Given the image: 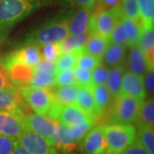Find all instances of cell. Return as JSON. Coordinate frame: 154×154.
Returning a JSON list of instances; mask_svg holds the SVG:
<instances>
[{"instance_id":"1","label":"cell","mask_w":154,"mask_h":154,"mask_svg":"<svg viewBox=\"0 0 154 154\" xmlns=\"http://www.w3.org/2000/svg\"><path fill=\"white\" fill-rule=\"evenodd\" d=\"M49 2L50 0H0V42L7 38L18 22Z\"/></svg>"},{"instance_id":"2","label":"cell","mask_w":154,"mask_h":154,"mask_svg":"<svg viewBox=\"0 0 154 154\" xmlns=\"http://www.w3.org/2000/svg\"><path fill=\"white\" fill-rule=\"evenodd\" d=\"M69 17L60 16L45 22L28 34L25 45H35L40 47L44 45L60 43L69 35Z\"/></svg>"},{"instance_id":"3","label":"cell","mask_w":154,"mask_h":154,"mask_svg":"<svg viewBox=\"0 0 154 154\" xmlns=\"http://www.w3.org/2000/svg\"><path fill=\"white\" fill-rule=\"evenodd\" d=\"M105 154H121L136 139V128L132 123L112 122L103 126Z\"/></svg>"},{"instance_id":"4","label":"cell","mask_w":154,"mask_h":154,"mask_svg":"<svg viewBox=\"0 0 154 154\" xmlns=\"http://www.w3.org/2000/svg\"><path fill=\"white\" fill-rule=\"evenodd\" d=\"M119 6L113 9L99 10L94 8L89 20L88 33L89 35L99 34L105 38L110 37V33L119 17Z\"/></svg>"},{"instance_id":"5","label":"cell","mask_w":154,"mask_h":154,"mask_svg":"<svg viewBox=\"0 0 154 154\" xmlns=\"http://www.w3.org/2000/svg\"><path fill=\"white\" fill-rule=\"evenodd\" d=\"M20 91L23 99L36 114L47 116L54 100L53 92L50 91L49 88H32L30 86L22 87Z\"/></svg>"},{"instance_id":"6","label":"cell","mask_w":154,"mask_h":154,"mask_svg":"<svg viewBox=\"0 0 154 154\" xmlns=\"http://www.w3.org/2000/svg\"><path fill=\"white\" fill-rule=\"evenodd\" d=\"M114 116L112 122L133 123L135 122L140 108L143 101L120 93L115 98Z\"/></svg>"},{"instance_id":"7","label":"cell","mask_w":154,"mask_h":154,"mask_svg":"<svg viewBox=\"0 0 154 154\" xmlns=\"http://www.w3.org/2000/svg\"><path fill=\"white\" fill-rule=\"evenodd\" d=\"M0 67L5 70L11 84L15 87L28 86L33 76V68L11 59L8 55L0 59Z\"/></svg>"},{"instance_id":"8","label":"cell","mask_w":154,"mask_h":154,"mask_svg":"<svg viewBox=\"0 0 154 154\" xmlns=\"http://www.w3.org/2000/svg\"><path fill=\"white\" fill-rule=\"evenodd\" d=\"M17 140L28 154H57L54 144L36 133L25 130Z\"/></svg>"},{"instance_id":"9","label":"cell","mask_w":154,"mask_h":154,"mask_svg":"<svg viewBox=\"0 0 154 154\" xmlns=\"http://www.w3.org/2000/svg\"><path fill=\"white\" fill-rule=\"evenodd\" d=\"M22 110L0 111V134L17 139L26 130Z\"/></svg>"},{"instance_id":"10","label":"cell","mask_w":154,"mask_h":154,"mask_svg":"<svg viewBox=\"0 0 154 154\" xmlns=\"http://www.w3.org/2000/svg\"><path fill=\"white\" fill-rule=\"evenodd\" d=\"M24 122L26 130L36 133L52 142L51 138L55 132L57 121L50 118L47 116L29 114L25 115Z\"/></svg>"},{"instance_id":"11","label":"cell","mask_w":154,"mask_h":154,"mask_svg":"<svg viewBox=\"0 0 154 154\" xmlns=\"http://www.w3.org/2000/svg\"><path fill=\"white\" fill-rule=\"evenodd\" d=\"M82 152L84 154H105V134L103 126H94L83 139Z\"/></svg>"},{"instance_id":"12","label":"cell","mask_w":154,"mask_h":154,"mask_svg":"<svg viewBox=\"0 0 154 154\" xmlns=\"http://www.w3.org/2000/svg\"><path fill=\"white\" fill-rule=\"evenodd\" d=\"M120 93L142 101L146 99L147 95L142 77L133 74L129 70H125L122 75Z\"/></svg>"},{"instance_id":"13","label":"cell","mask_w":154,"mask_h":154,"mask_svg":"<svg viewBox=\"0 0 154 154\" xmlns=\"http://www.w3.org/2000/svg\"><path fill=\"white\" fill-rule=\"evenodd\" d=\"M51 140L56 148L59 149L65 153H71L76 149L77 143L74 140L70 128L59 122H57Z\"/></svg>"},{"instance_id":"14","label":"cell","mask_w":154,"mask_h":154,"mask_svg":"<svg viewBox=\"0 0 154 154\" xmlns=\"http://www.w3.org/2000/svg\"><path fill=\"white\" fill-rule=\"evenodd\" d=\"M23 101L21 91L17 87L0 89V111L22 110Z\"/></svg>"},{"instance_id":"15","label":"cell","mask_w":154,"mask_h":154,"mask_svg":"<svg viewBox=\"0 0 154 154\" xmlns=\"http://www.w3.org/2000/svg\"><path fill=\"white\" fill-rule=\"evenodd\" d=\"M8 56L13 60L22 63L33 68L42 59L40 47L35 45H24L20 49L13 51Z\"/></svg>"},{"instance_id":"16","label":"cell","mask_w":154,"mask_h":154,"mask_svg":"<svg viewBox=\"0 0 154 154\" xmlns=\"http://www.w3.org/2000/svg\"><path fill=\"white\" fill-rule=\"evenodd\" d=\"M89 119L91 118L75 104H71L63 106L57 121L68 127H74L82 124Z\"/></svg>"},{"instance_id":"17","label":"cell","mask_w":154,"mask_h":154,"mask_svg":"<svg viewBox=\"0 0 154 154\" xmlns=\"http://www.w3.org/2000/svg\"><path fill=\"white\" fill-rule=\"evenodd\" d=\"M128 66L129 71L140 77H143L149 69H153L149 65L146 57L138 45L131 46L129 49Z\"/></svg>"},{"instance_id":"18","label":"cell","mask_w":154,"mask_h":154,"mask_svg":"<svg viewBox=\"0 0 154 154\" xmlns=\"http://www.w3.org/2000/svg\"><path fill=\"white\" fill-rule=\"evenodd\" d=\"M92 11L80 8L73 15L69 17V35H76L88 33L89 20Z\"/></svg>"},{"instance_id":"19","label":"cell","mask_w":154,"mask_h":154,"mask_svg":"<svg viewBox=\"0 0 154 154\" xmlns=\"http://www.w3.org/2000/svg\"><path fill=\"white\" fill-rule=\"evenodd\" d=\"M75 105L85 112L92 120H95L97 118L95 112V105L94 100L92 94L91 88L81 87L79 86L78 91L75 98Z\"/></svg>"},{"instance_id":"20","label":"cell","mask_w":154,"mask_h":154,"mask_svg":"<svg viewBox=\"0 0 154 154\" xmlns=\"http://www.w3.org/2000/svg\"><path fill=\"white\" fill-rule=\"evenodd\" d=\"M94 97L97 118L105 114L110 101V94L105 85H93L91 87Z\"/></svg>"},{"instance_id":"21","label":"cell","mask_w":154,"mask_h":154,"mask_svg":"<svg viewBox=\"0 0 154 154\" xmlns=\"http://www.w3.org/2000/svg\"><path fill=\"white\" fill-rule=\"evenodd\" d=\"M138 46L146 55L149 65L153 68L154 63V30L153 28L141 27L138 40Z\"/></svg>"},{"instance_id":"22","label":"cell","mask_w":154,"mask_h":154,"mask_svg":"<svg viewBox=\"0 0 154 154\" xmlns=\"http://www.w3.org/2000/svg\"><path fill=\"white\" fill-rule=\"evenodd\" d=\"M127 46L115 43H110L103 54V61L108 67H115L122 65L125 60Z\"/></svg>"},{"instance_id":"23","label":"cell","mask_w":154,"mask_h":154,"mask_svg":"<svg viewBox=\"0 0 154 154\" xmlns=\"http://www.w3.org/2000/svg\"><path fill=\"white\" fill-rule=\"evenodd\" d=\"M109 44L110 40L108 38H105L99 34H93L90 35L88 42L85 45L84 51L102 59L103 54Z\"/></svg>"},{"instance_id":"24","label":"cell","mask_w":154,"mask_h":154,"mask_svg":"<svg viewBox=\"0 0 154 154\" xmlns=\"http://www.w3.org/2000/svg\"><path fill=\"white\" fill-rule=\"evenodd\" d=\"M125 72V68L122 65L110 68L106 82V88L108 89L110 96L115 99L120 94L122 75Z\"/></svg>"},{"instance_id":"25","label":"cell","mask_w":154,"mask_h":154,"mask_svg":"<svg viewBox=\"0 0 154 154\" xmlns=\"http://www.w3.org/2000/svg\"><path fill=\"white\" fill-rule=\"evenodd\" d=\"M119 18L121 20L123 29L126 33L128 46L131 47L134 45H137L139 37L141 31V24L137 21H134L129 18L123 17L121 12L119 14Z\"/></svg>"},{"instance_id":"26","label":"cell","mask_w":154,"mask_h":154,"mask_svg":"<svg viewBox=\"0 0 154 154\" xmlns=\"http://www.w3.org/2000/svg\"><path fill=\"white\" fill-rule=\"evenodd\" d=\"M141 27L153 28L154 0H137Z\"/></svg>"},{"instance_id":"27","label":"cell","mask_w":154,"mask_h":154,"mask_svg":"<svg viewBox=\"0 0 154 154\" xmlns=\"http://www.w3.org/2000/svg\"><path fill=\"white\" fill-rule=\"evenodd\" d=\"M90 37L89 33H82L76 35H69L66 38H64L60 43H58L59 51L61 54L67 53L72 51L84 47L86 43L88 42Z\"/></svg>"},{"instance_id":"28","label":"cell","mask_w":154,"mask_h":154,"mask_svg":"<svg viewBox=\"0 0 154 154\" xmlns=\"http://www.w3.org/2000/svg\"><path fill=\"white\" fill-rule=\"evenodd\" d=\"M135 122L139 125L154 128V101L152 99H145L140 108Z\"/></svg>"},{"instance_id":"29","label":"cell","mask_w":154,"mask_h":154,"mask_svg":"<svg viewBox=\"0 0 154 154\" xmlns=\"http://www.w3.org/2000/svg\"><path fill=\"white\" fill-rule=\"evenodd\" d=\"M79 85L74 83L65 87H59L53 93L55 99L63 105H71L75 103Z\"/></svg>"},{"instance_id":"30","label":"cell","mask_w":154,"mask_h":154,"mask_svg":"<svg viewBox=\"0 0 154 154\" xmlns=\"http://www.w3.org/2000/svg\"><path fill=\"white\" fill-rule=\"evenodd\" d=\"M56 73H47L33 70V76L29 82L30 87L38 88H50L55 86Z\"/></svg>"},{"instance_id":"31","label":"cell","mask_w":154,"mask_h":154,"mask_svg":"<svg viewBox=\"0 0 154 154\" xmlns=\"http://www.w3.org/2000/svg\"><path fill=\"white\" fill-rule=\"evenodd\" d=\"M136 138L149 154H154V128L139 125Z\"/></svg>"},{"instance_id":"32","label":"cell","mask_w":154,"mask_h":154,"mask_svg":"<svg viewBox=\"0 0 154 154\" xmlns=\"http://www.w3.org/2000/svg\"><path fill=\"white\" fill-rule=\"evenodd\" d=\"M83 48L84 47L72 51L67 52V53L60 54L56 62L57 71L65 70V69H73L76 66L77 58H78L79 55L82 52Z\"/></svg>"},{"instance_id":"33","label":"cell","mask_w":154,"mask_h":154,"mask_svg":"<svg viewBox=\"0 0 154 154\" xmlns=\"http://www.w3.org/2000/svg\"><path fill=\"white\" fill-rule=\"evenodd\" d=\"M119 10L123 17L134 21H140L137 0H122Z\"/></svg>"},{"instance_id":"34","label":"cell","mask_w":154,"mask_h":154,"mask_svg":"<svg viewBox=\"0 0 154 154\" xmlns=\"http://www.w3.org/2000/svg\"><path fill=\"white\" fill-rule=\"evenodd\" d=\"M73 74L75 76V83L81 87L91 88L93 86L92 82V71L81 67L75 66L73 69Z\"/></svg>"},{"instance_id":"35","label":"cell","mask_w":154,"mask_h":154,"mask_svg":"<svg viewBox=\"0 0 154 154\" xmlns=\"http://www.w3.org/2000/svg\"><path fill=\"white\" fill-rule=\"evenodd\" d=\"M101 62H102L101 58L96 57L89 53L85 52L84 48H83L82 52L79 55L77 58L76 66L86 69H89L92 71L94 68H96L101 63Z\"/></svg>"},{"instance_id":"36","label":"cell","mask_w":154,"mask_h":154,"mask_svg":"<svg viewBox=\"0 0 154 154\" xmlns=\"http://www.w3.org/2000/svg\"><path fill=\"white\" fill-rule=\"evenodd\" d=\"M109 40H110V43L119 44L122 45H125V46L128 47V40H127L126 33H125V31L123 29V27H122V24L119 17H118V19L116 22L115 26L112 29L111 33H110Z\"/></svg>"},{"instance_id":"37","label":"cell","mask_w":154,"mask_h":154,"mask_svg":"<svg viewBox=\"0 0 154 154\" xmlns=\"http://www.w3.org/2000/svg\"><path fill=\"white\" fill-rule=\"evenodd\" d=\"M94 126V121L92 119H89L88 121H86L82 124H79L77 126L69 127L75 143H80Z\"/></svg>"},{"instance_id":"38","label":"cell","mask_w":154,"mask_h":154,"mask_svg":"<svg viewBox=\"0 0 154 154\" xmlns=\"http://www.w3.org/2000/svg\"><path fill=\"white\" fill-rule=\"evenodd\" d=\"M40 51L43 59L55 63L61 54L59 51L58 43L44 45L40 46Z\"/></svg>"},{"instance_id":"39","label":"cell","mask_w":154,"mask_h":154,"mask_svg":"<svg viewBox=\"0 0 154 154\" xmlns=\"http://www.w3.org/2000/svg\"><path fill=\"white\" fill-rule=\"evenodd\" d=\"M109 69L107 67L100 63L92 70L93 85H105L108 78Z\"/></svg>"},{"instance_id":"40","label":"cell","mask_w":154,"mask_h":154,"mask_svg":"<svg viewBox=\"0 0 154 154\" xmlns=\"http://www.w3.org/2000/svg\"><path fill=\"white\" fill-rule=\"evenodd\" d=\"M74 83H75V76H74L72 69H65V70L57 71L55 86H57V88L69 86V85H71Z\"/></svg>"},{"instance_id":"41","label":"cell","mask_w":154,"mask_h":154,"mask_svg":"<svg viewBox=\"0 0 154 154\" xmlns=\"http://www.w3.org/2000/svg\"><path fill=\"white\" fill-rule=\"evenodd\" d=\"M17 142V139L0 134V154H11Z\"/></svg>"},{"instance_id":"42","label":"cell","mask_w":154,"mask_h":154,"mask_svg":"<svg viewBox=\"0 0 154 154\" xmlns=\"http://www.w3.org/2000/svg\"><path fill=\"white\" fill-rule=\"evenodd\" d=\"M121 154H149L137 138L131 145H129Z\"/></svg>"},{"instance_id":"43","label":"cell","mask_w":154,"mask_h":154,"mask_svg":"<svg viewBox=\"0 0 154 154\" xmlns=\"http://www.w3.org/2000/svg\"><path fill=\"white\" fill-rule=\"evenodd\" d=\"M33 70L47 73H57V67L55 63H51L42 58L36 66L33 67Z\"/></svg>"},{"instance_id":"44","label":"cell","mask_w":154,"mask_h":154,"mask_svg":"<svg viewBox=\"0 0 154 154\" xmlns=\"http://www.w3.org/2000/svg\"><path fill=\"white\" fill-rule=\"evenodd\" d=\"M145 89L146 94H152L154 88V70L153 69H149L142 77Z\"/></svg>"},{"instance_id":"45","label":"cell","mask_w":154,"mask_h":154,"mask_svg":"<svg viewBox=\"0 0 154 154\" xmlns=\"http://www.w3.org/2000/svg\"><path fill=\"white\" fill-rule=\"evenodd\" d=\"M122 0H96L94 8L99 10L113 9L120 5Z\"/></svg>"},{"instance_id":"46","label":"cell","mask_w":154,"mask_h":154,"mask_svg":"<svg viewBox=\"0 0 154 154\" xmlns=\"http://www.w3.org/2000/svg\"><path fill=\"white\" fill-rule=\"evenodd\" d=\"M75 4L80 8L88 9L90 11H93L96 4V0H73Z\"/></svg>"},{"instance_id":"47","label":"cell","mask_w":154,"mask_h":154,"mask_svg":"<svg viewBox=\"0 0 154 154\" xmlns=\"http://www.w3.org/2000/svg\"><path fill=\"white\" fill-rule=\"evenodd\" d=\"M11 86H13L11 82H10V79L8 75H6L5 70L0 67V89L2 88H10Z\"/></svg>"},{"instance_id":"48","label":"cell","mask_w":154,"mask_h":154,"mask_svg":"<svg viewBox=\"0 0 154 154\" xmlns=\"http://www.w3.org/2000/svg\"><path fill=\"white\" fill-rule=\"evenodd\" d=\"M11 154H28V152L17 140V144H16V146H15V147L13 149V151L11 152Z\"/></svg>"}]
</instances>
